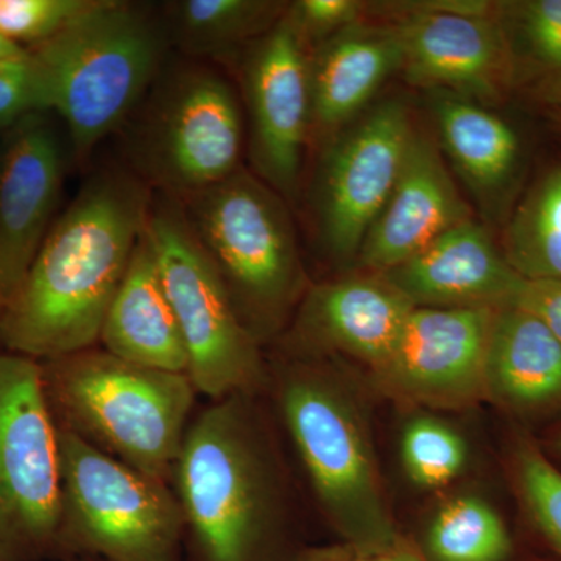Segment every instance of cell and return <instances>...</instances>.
Returning a JSON list of instances; mask_svg holds the SVG:
<instances>
[{"label": "cell", "mask_w": 561, "mask_h": 561, "mask_svg": "<svg viewBox=\"0 0 561 561\" xmlns=\"http://www.w3.org/2000/svg\"><path fill=\"white\" fill-rule=\"evenodd\" d=\"M27 54L28 50L25 47L0 35V61L16 60V58L25 57Z\"/></svg>", "instance_id": "e575fe53"}, {"label": "cell", "mask_w": 561, "mask_h": 561, "mask_svg": "<svg viewBox=\"0 0 561 561\" xmlns=\"http://www.w3.org/2000/svg\"><path fill=\"white\" fill-rule=\"evenodd\" d=\"M504 5L501 21L515 66L516 58H523L561 88V0H526Z\"/></svg>", "instance_id": "4316f807"}, {"label": "cell", "mask_w": 561, "mask_h": 561, "mask_svg": "<svg viewBox=\"0 0 561 561\" xmlns=\"http://www.w3.org/2000/svg\"><path fill=\"white\" fill-rule=\"evenodd\" d=\"M278 401L317 500L343 542L367 553L400 540L367 424L348 390L298 362L284 371Z\"/></svg>", "instance_id": "5b68a950"}, {"label": "cell", "mask_w": 561, "mask_h": 561, "mask_svg": "<svg viewBox=\"0 0 561 561\" xmlns=\"http://www.w3.org/2000/svg\"><path fill=\"white\" fill-rule=\"evenodd\" d=\"M413 135L408 110L383 102L343 133L320 169L321 238L339 260L357 257L365 236L397 186Z\"/></svg>", "instance_id": "8fae6325"}, {"label": "cell", "mask_w": 561, "mask_h": 561, "mask_svg": "<svg viewBox=\"0 0 561 561\" xmlns=\"http://www.w3.org/2000/svg\"><path fill=\"white\" fill-rule=\"evenodd\" d=\"M515 305L540 317L561 342V280H526Z\"/></svg>", "instance_id": "1f68e13d"}, {"label": "cell", "mask_w": 561, "mask_h": 561, "mask_svg": "<svg viewBox=\"0 0 561 561\" xmlns=\"http://www.w3.org/2000/svg\"><path fill=\"white\" fill-rule=\"evenodd\" d=\"M515 489L535 531L561 557V470L529 437H518L512 448Z\"/></svg>", "instance_id": "484cf974"}, {"label": "cell", "mask_w": 561, "mask_h": 561, "mask_svg": "<svg viewBox=\"0 0 561 561\" xmlns=\"http://www.w3.org/2000/svg\"><path fill=\"white\" fill-rule=\"evenodd\" d=\"M362 9L364 5L353 0H300L291 3L286 18L306 46L311 41L321 44L343 28L356 24Z\"/></svg>", "instance_id": "4dcf8cb0"}, {"label": "cell", "mask_w": 561, "mask_h": 561, "mask_svg": "<svg viewBox=\"0 0 561 561\" xmlns=\"http://www.w3.org/2000/svg\"><path fill=\"white\" fill-rule=\"evenodd\" d=\"M401 454L409 478L423 489L448 485L467 461L463 438L453 427L430 416H420L405 427Z\"/></svg>", "instance_id": "83f0119b"}, {"label": "cell", "mask_w": 561, "mask_h": 561, "mask_svg": "<svg viewBox=\"0 0 561 561\" xmlns=\"http://www.w3.org/2000/svg\"><path fill=\"white\" fill-rule=\"evenodd\" d=\"M179 202L236 311L261 343L280 327L301 290L300 256L286 205L243 169Z\"/></svg>", "instance_id": "8992f818"}, {"label": "cell", "mask_w": 561, "mask_h": 561, "mask_svg": "<svg viewBox=\"0 0 561 561\" xmlns=\"http://www.w3.org/2000/svg\"><path fill=\"white\" fill-rule=\"evenodd\" d=\"M356 552L348 545L320 546V548L309 549L298 557L297 561H354Z\"/></svg>", "instance_id": "836d02e7"}, {"label": "cell", "mask_w": 561, "mask_h": 561, "mask_svg": "<svg viewBox=\"0 0 561 561\" xmlns=\"http://www.w3.org/2000/svg\"><path fill=\"white\" fill-rule=\"evenodd\" d=\"M552 448L557 456L561 457V430L557 432L556 438H553Z\"/></svg>", "instance_id": "d590c367"}, {"label": "cell", "mask_w": 561, "mask_h": 561, "mask_svg": "<svg viewBox=\"0 0 561 561\" xmlns=\"http://www.w3.org/2000/svg\"><path fill=\"white\" fill-rule=\"evenodd\" d=\"M41 364L58 426L172 483L198 394L190 376L131 364L99 346Z\"/></svg>", "instance_id": "7a4b0ae2"}, {"label": "cell", "mask_w": 561, "mask_h": 561, "mask_svg": "<svg viewBox=\"0 0 561 561\" xmlns=\"http://www.w3.org/2000/svg\"><path fill=\"white\" fill-rule=\"evenodd\" d=\"M306 46L286 16L254 43L243 62L251 158L280 194L294 197L311 127Z\"/></svg>", "instance_id": "5bb4252c"}, {"label": "cell", "mask_w": 561, "mask_h": 561, "mask_svg": "<svg viewBox=\"0 0 561 561\" xmlns=\"http://www.w3.org/2000/svg\"><path fill=\"white\" fill-rule=\"evenodd\" d=\"M232 394L191 420L172 489L201 561H257L275 518V485L251 413Z\"/></svg>", "instance_id": "277c9868"}, {"label": "cell", "mask_w": 561, "mask_h": 561, "mask_svg": "<svg viewBox=\"0 0 561 561\" xmlns=\"http://www.w3.org/2000/svg\"><path fill=\"white\" fill-rule=\"evenodd\" d=\"M434 113L443 146L471 190L483 198L504 195L522 164V142L511 125L451 92L440 91Z\"/></svg>", "instance_id": "7402d4cb"}, {"label": "cell", "mask_w": 561, "mask_h": 561, "mask_svg": "<svg viewBox=\"0 0 561 561\" xmlns=\"http://www.w3.org/2000/svg\"><path fill=\"white\" fill-rule=\"evenodd\" d=\"M559 119L561 122V103H560V111H559Z\"/></svg>", "instance_id": "f35d334b"}, {"label": "cell", "mask_w": 561, "mask_h": 561, "mask_svg": "<svg viewBox=\"0 0 561 561\" xmlns=\"http://www.w3.org/2000/svg\"><path fill=\"white\" fill-rule=\"evenodd\" d=\"M242 146V111L230 83L190 66L158 84L131 153L140 179L184 201L241 169Z\"/></svg>", "instance_id": "30bf717a"}, {"label": "cell", "mask_w": 561, "mask_h": 561, "mask_svg": "<svg viewBox=\"0 0 561 561\" xmlns=\"http://www.w3.org/2000/svg\"><path fill=\"white\" fill-rule=\"evenodd\" d=\"M101 348L119 359L187 375V351L147 228L103 320Z\"/></svg>", "instance_id": "ffe728a7"}, {"label": "cell", "mask_w": 561, "mask_h": 561, "mask_svg": "<svg viewBox=\"0 0 561 561\" xmlns=\"http://www.w3.org/2000/svg\"><path fill=\"white\" fill-rule=\"evenodd\" d=\"M147 238L179 321L190 360L187 376L197 393L213 401L256 393L267 378L260 342L236 311L176 198L153 195Z\"/></svg>", "instance_id": "ba28073f"}, {"label": "cell", "mask_w": 561, "mask_h": 561, "mask_svg": "<svg viewBox=\"0 0 561 561\" xmlns=\"http://www.w3.org/2000/svg\"><path fill=\"white\" fill-rule=\"evenodd\" d=\"M486 400L526 421L561 415V342L518 305L494 313L485 370Z\"/></svg>", "instance_id": "d6986e66"}, {"label": "cell", "mask_w": 561, "mask_h": 561, "mask_svg": "<svg viewBox=\"0 0 561 561\" xmlns=\"http://www.w3.org/2000/svg\"><path fill=\"white\" fill-rule=\"evenodd\" d=\"M164 10L169 44L194 57L216 58L262 38L286 7L262 0H180Z\"/></svg>", "instance_id": "603a6c76"}, {"label": "cell", "mask_w": 561, "mask_h": 561, "mask_svg": "<svg viewBox=\"0 0 561 561\" xmlns=\"http://www.w3.org/2000/svg\"><path fill=\"white\" fill-rule=\"evenodd\" d=\"M511 531L500 513L479 497H457L435 516L426 537L427 561H507Z\"/></svg>", "instance_id": "d4e9b609"}, {"label": "cell", "mask_w": 561, "mask_h": 561, "mask_svg": "<svg viewBox=\"0 0 561 561\" xmlns=\"http://www.w3.org/2000/svg\"><path fill=\"white\" fill-rule=\"evenodd\" d=\"M3 308H5V300H3L2 290H0V323H2Z\"/></svg>", "instance_id": "8d00e7d4"}, {"label": "cell", "mask_w": 561, "mask_h": 561, "mask_svg": "<svg viewBox=\"0 0 561 561\" xmlns=\"http://www.w3.org/2000/svg\"><path fill=\"white\" fill-rule=\"evenodd\" d=\"M58 553L99 561H183L186 522L171 483L60 427Z\"/></svg>", "instance_id": "52a82bcc"}, {"label": "cell", "mask_w": 561, "mask_h": 561, "mask_svg": "<svg viewBox=\"0 0 561 561\" xmlns=\"http://www.w3.org/2000/svg\"><path fill=\"white\" fill-rule=\"evenodd\" d=\"M500 249L526 280H561V164L541 173L512 210Z\"/></svg>", "instance_id": "cb8c5ba5"}, {"label": "cell", "mask_w": 561, "mask_h": 561, "mask_svg": "<svg viewBox=\"0 0 561 561\" xmlns=\"http://www.w3.org/2000/svg\"><path fill=\"white\" fill-rule=\"evenodd\" d=\"M61 511L60 426L43 364L0 354V561L58 553Z\"/></svg>", "instance_id": "9c48e42d"}, {"label": "cell", "mask_w": 561, "mask_h": 561, "mask_svg": "<svg viewBox=\"0 0 561 561\" xmlns=\"http://www.w3.org/2000/svg\"><path fill=\"white\" fill-rule=\"evenodd\" d=\"M381 275L415 308L501 309L515 305L526 284L471 219Z\"/></svg>", "instance_id": "2e32d148"}, {"label": "cell", "mask_w": 561, "mask_h": 561, "mask_svg": "<svg viewBox=\"0 0 561 561\" xmlns=\"http://www.w3.org/2000/svg\"><path fill=\"white\" fill-rule=\"evenodd\" d=\"M169 46L164 22L139 3L94 0L54 38L31 47L50 111L84 157L121 128L160 79Z\"/></svg>", "instance_id": "3957f363"}, {"label": "cell", "mask_w": 561, "mask_h": 561, "mask_svg": "<svg viewBox=\"0 0 561 561\" xmlns=\"http://www.w3.org/2000/svg\"><path fill=\"white\" fill-rule=\"evenodd\" d=\"M412 305L381 273L313 286L298 313L295 335L309 350H332L375 373L390 356Z\"/></svg>", "instance_id": "ac0fdd59"}, {"label": "cell", "mask_w": 561, "mask_h": 561, "mask_svg": "<svg viewBox=\"0 0 561 561\" xmlns=\"http://www.w3.org/2000/svg\"><path fill=\"white\" fill-rule=\"evenodd\" d=\"M497 309L413 308L390 356L375 371L390 397L434 409L486 401L485 370Z\"/></svg>", "instance_id": "7c38bea8"}, {"label": "cell", "mask_w": 561, "mask_h": 561, "mask_svg": "<svg viewBox=\"0 0 561 561\" xmlns=\"http://www.w3.org/2000/svg\"><path fill=\"white\" fill-rule=\"evenodd\" d=\"M151 198L146 181L117 169L83 184L3 308L0 343L9 353L49 362L99 346Z\"/></svg>", "instance_id": "6da1fadb"}, {"label": "cell", "mask_w": 561, "mask_h": 561, "mask_svg": "<svg viewBox=\"0 0 561 561\" xmlns=\"http://www.w3.org/2000/svg\"><path fill=\"white\" fill-rule=\"evenodd\" d=\"M69 561H99V560H92V559H70Z\"/></svg>", "instance_id": "74e56055"}, {"label": "cell", "mask_w": 561, "mask_h": 561, "mask_svg": "<svg viewBox=\"0 0 561 561\" xmlns=\"http://www.w3.org/2000/svg\"><path fill=\"white\" fill-rule=\"evenodd\" d=\"M465 220H470V213L437 147L415 133L397 186L357 257L368 271H390Z\"/></svg>", "instance_id": "e0dca14e"}, {"label": "cell", "mask_w": 561, "mask_h": 561, "mask_svg": "<svg viewBox=\"0 0 561 561\" xmlns=\"http://www.w3.org/2000/svg\"><path fill=\"white\" fill-rule=\"evenodd\" d=\"M0 151V290L10 300L46 239L60 201L66 146L47 113L16 122Z\"/></svg>", "instance_id": "9a60e30c"}, {"label": "cell", "mask_w": 561, "mask_h": 561, "mask_svg": "<svg viewBox=\"0 0 561 561\" xmlns=\"http://www.w3.org/2000/svg\"><path fill=\"white\" fill-rule=\"evenodd\" d=\"M402 68L400 31L359 22L323 41L309 61L311 124L330 131L353 119Z\"/></svg>", "instance_id": "44dd1931"}, {"label": "cell", "mask_w": 561, "mask_h": 561, "mask_svg": "<svg viewBox=\"0 0 561 561\" xmlns=\"http://www.w3.org/2000/svg\"><path fill=\"white\" fill-rule=\"evenodd\" d=\"M49 111L46 81L31 51L16 60L0 61V127H13L28 114Z\"/></svg>", "instance_id": "f546056e"}, {"label": "cell", "mask_w": 561, "mask_h": 561, "mask_svg": "<svg viewBox=\"0 0 561 561\" xmlns=\"http://www.w3.org/2000/svg\"><path fill=\"white\" fill-rule=\"evenodd\" d=\"M497 9L490 2L412 3L397 25L409 83L500 99L516 66Z\"/></svg>", "instance_id": "4fadbf2b"}, {"label": "cell", "mask_w": 561, "mask_h": 561, "mask_svg": "<svg viewBox=\"0 0 561 561\" xmlns=\"http://www.w3.org/2000/svg\"><path fill=\"white\" fill-rule=\"evenodd\" d=\"M94 0H0V35L25 49L54 38Z\"/></svg>", "instance_id": "f1b7e54d"}, {"label": "cell", "mask_w": 561, "mask_h": 561, "mask_svg": "<svg viewBox=\"0 0 561 561\" xmlns=\"http://www.w3.org/2000/svg\"><path fill=\"white\" fill-rule=\"evenodd\" d=\"M354 561H427V559L415 545L401 537L394 545L381 551L356 553Z\"/></svg>", "instance_id": "d6a6232c"}]
</instances>
